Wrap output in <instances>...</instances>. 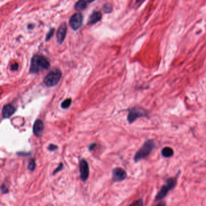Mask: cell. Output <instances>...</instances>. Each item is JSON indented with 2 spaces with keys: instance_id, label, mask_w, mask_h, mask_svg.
Segmentation results:
<instances>
[{
  "instance_id": "obj_23",
  "label": "cell",
  "mask_w": 206,
  "mask_h": 206,
  "mask_svg": "<svg viewBox=\"0 0 206 206\" xmlns=\"http://www.w3.org/2000/svg\"><path fill=\"white\" fill-rule=\"evenodd\" d=\"M132 205H142V202L141 201H137V202L132 204Z\"/></svg>"
},
{
  "instance_id": "obj_22",
  "label": "cell",
  "mask_w": 206,
  "mask_h": 206,
  "mask_svg": "<svg viewBox=\"0 0 206 206\" xmlns=\"http://www.w3.org/2000/svg\"><path fill=\"white\" fill-rule=\"evenodd\" d=\"M18 68V65L17 64H14L12 65V69L13 70H17Z\"/></svg>"
},
{
  "instance_id": "obj_20",
  "label": "cell",
  "mask_w": 206,
  "mask_h": 206,
  "mask_svg": "<svg viewBox=\"0 0 206 206\" xmlns=\"http://www.w3.org/2000/svg\"><path fill=\"white\" fill-rule=\"evenodd\" d=\"M57 148H58V147L56 145H52V144L50 145L48 147V149L50 151H54L56 150Z\"/></svg>"
},
{
  "instance_id": "obj_9",
  "label": "cell",
  "mask_w": 206,
  "mask_h": 206,
  "mask_svg": "<svg viewBox=\"0 0 206 206\" xmlns=\"http://www.w3.org/2000/svg\"><path fill=\"white\" fill-rule=\"evenodd\" d=\"M67 32V26L65 23L60 25L57 32V39L58 43L61 44L64 41Z\"/></svg>"
},
{
  "instance_id": "obj_13",
  "label": "cell",
  "mask_w": 206,
  "mask_h": 206,
  "mask_svg": "<svg viewBox=\"0 0 206 206\" xmlns=\"http://www.w3.org/2000/svg\"><path fill=\"white\" fill-rule=\"evenodd\" d=\"M161 153L163 157L165 158H170L174 155V151L170 147H165L162 149Z\"/></svg>"
},
{
  "instance_id": "obj_3",
  "label": "cell",
  "mask_w": 206,
  "mask_h": 206,
  "mask_svg": "<svg viewBox=\"0 0 206 206\" xmlns=\"http://www.w3.org/2000/svg\"><path fill=\"white\" fill-rule=\"evenodd\" d=\"M62 73L59 68L51 70L44 78V83L48 87H52L56 85L60 81Z\"/></svg>"
},
{
  "instance_id": "obj_1",
  "label": "cell",
  "mask_w": 206,
  "mask_h": 206,
  "mask_svg": "<svg viewBox=\"0 0 206 206\" xmlns=\"http://www.w3.org/2000/svg\"><path fill=\"white\" fill-rule=\"evenodd\" d=\"M50 67V62L45 57L36 55L31 59L30 71L31 73H38L40 71L48 69Z\"/></svg>"
},
{
  "instance_id": "obj_10",
  "label": "cell",
  "mask_w": 206,
  "mask_h": 206,
  "mask_svg": "<svg viewBox=\"0 0 206 206\" xmlns=\"http://www.w3.org/2000/svg\"><path fill=\"white\" fill-rule=\"evenodd\" d=\"M44 125L43 121L40 120H37L33 125V133L36 137H40L43 133Z\"/></svg>"
},
{
  "instance_id": "obj_15",
  "label": "cell",
  "mask_w": 206,
  "mask_h": 206,
  "mask_svg": "<svg viewBox=\"0 0 206 206\" xmlns=\"http://www.w3.org/2000/svg\"><path fill=\"white\" fill-rule=\"evenodd\" d=\"M71 103H72L71 99H67L62 103L61 107L63 109H68L69 107H70Z\"/></svg>"
},
{
  "instance_id": "obj_6",
  "label": "cell",
  "mask_w": 206,
  "mask_h": 206,
  "mask_svg": "<svg viewBox=\"0 0 206 206\" xmlns=\"http://www.w3.org/2000/svg\"><path fill=\"white\" fill-rule=\"evenodd\" d=\"M83 23V17L81 13H76L71 17L69 24L70 27L74 30H77L80 28Z\"/></svg>"
},
{
  "instance_id": "obj_8",
  "label": "cell",
  "mask_w": 206,
  "mask_h": 206,
  "mask_svg": "<svg viewBox=\"0 0 206 206\" xmlns=\"http://www.w3.org/2000/svg\"><path fill=\"white\" fill-rule=\"evenodd\" d=\"M80 178L83 181H85L88 179L89 175V168L88 163L85 160H81L80 163Z\"/></svg>"
},
{
  "instance_id": "obj_11",
  "label": "cell",
  "mask_w": 206,
  "mask_h": 206,
  "mask_svg": "<svg viewBox=\"0 0 206 206\" xmlns=\"http://www.w3.org/2000/svg\"><path fill=\"white\" fill-rule=\"evenodd\" d=\"M15 111H16L15 108L13 106H12V105L7 104L6 105H5L2 110L3 117L5 119L11 117L15 112Z\"/></svg>"
},
{
  "instance_id": "obj_19",
  "label": "cell",
  "mask_w": 206,
  "mask_h": 206,
  "mask_svg": "<svg viewBox=\"0 0 206 206\" xmlns=\"http://www.w3.org/2000/svg\"><path fill=\"white\" fill-rule=\"evenodd\" d=\"M54 30L53 29H51V30L49 31V33H48V34H47V35H46V41L49 40V39L51 38V37L52 36V35H53V34H54Z\"/></svg>"
},
{
  "instance_id": "obj_4",
  "label": "cell",
  "mask_w": 206,
  "mask_h": 206,
  "mask_svg": "<svg viewBox=\"0 0 206 206\" xmlns=\"http://www.w3.org/2000/svg\"><path fill=\"white\" fill-rule=\"evenodd\" d=\"M177 185V178H169L166 182V184L163 185L160 191L158 192L156 196V201H160L164 199L168 193L172 189H174Z\"/></svg>"
},
{
  "instance_id": "obj_12",
  "label": "cell",
  "mask_w": 206,
  "mask_h": 206,
  "mask_svg": "<svg viewBox=\"0 0 206 206\" xmlns=\"http://www.w3.org/2000/svg\"><path fill=\"white\" fill-rule=\"evenodd\" d=\"M102 18V14L100 12H93L89 18V24H94L98 22Z\"/></svg>"
},
{
  "instance_id": "obj_18",
  "label": "cell",
  "mask_w": 206,
  "mask_h": 206,
  "mask_svg": "<svg viewBox=\"0 0 206 206\" xmlns=\"http://www.w3.org/2000/svg\"><path fill=\"white\" fill-rule=\"evenodd\" d=\"M63 163H60V165H59V166H58V167H57L56 169L54 171L53 175H54V174H56V173H57V172H60V171H62V170L63 169Z\"/></svg>"
},
{
  "instance_id": "obj_21",
  "label": "cell",
  "mask_w": 206,
  "mask_h": 206,
  "mask_svg": "<svg viewBox=\"0 0 206 206\" xmlns=\"http://www.w3.org/2000/svg\"><path fill=\"white\" fill-rule=\"evenodd\" d=\"M96 146H97V144H96V143H93V144L91 145H90V146H89V151H92V149H94V147H95Z\"/></svg>"
},
{
  "instance_id": "obj_7",
  "label": "cell",
  "mask_w": 206,
  "mask_h": 206,
  "mask_svg": "<svg viewBox=\"0 0 206 206\" xmlns=\"http://www.w3.org/2000/svg\"><path fill=\"white\" fill-rule=\"evenodd\" d=\"M127 178V173L121 167H116L112 171V179L115 182L122 181Z\"/></svg>"
},
{
  "instance_id": "obj_2",
  "label": "cell",
  "mask_w": 206,
  "mask_h": 206,
  "mask_svg": "<svg viewBox=\"0 0 206 206\" xmlns=\"http://www.w3.org/2000/svg\"><path fill=\"white\" fill-rule=\"evenodd\" d=\"M154 147L155 143L153 140H149L145 141L144 144L140 147V149L138 151H137L136 154H135L134 157V161L137 163L142 160L145 159L150 155Z\"/></svg>"
},
{
  "instance_id": "obj_26",
  "label": "cell",
  "mask_w": 206,
  "mask_h": 206,
  "mask_svg": "<svg viewBox=\"0 0 206 206\" xmlns=\"http://www.w3.org/2000/svg\"><path fill=\"white\" fill-rule=\"evenodd\" d=\"M141 1H142V0H136V3H139V2Z\"/></svg>"
},
{
  "instance_id": "obj_16",
  "label": "cell",
  "mask_w": 206,
  "mask_h": 206,
  "mask_svg": "<svg viewBox=\"0 0 206 206\" xmlns=\"http://www.w3.org/2000/svg\"><path fill=\"white\" fill-rule=\"evenodd\" d=\"M104 11L105 13H110L112 12V6L110 4L108 3V4H105L104 5V6L103 7Z\"/></svg>"
},
{
  "instance_id": "obj_17",
  "label": "cell",
  "mask_w": 206,
  "mask_h": 206,
  "mask_svg": "<svg viewBox=\"0 0 206 206\" xmlns=\"http://www.w3.org/2000/svg\"><path fill=\"white\" fill-rule=\"evenodd\" d=\"M35 166H36V164H35V161L34 159H31L28 165V169L30 171H33L35 169Z\"/></svg>"
},
{
  "instance_id": "obj_5",
  "label": "cell",
  "mask_w": 206,
  "mask_h": 206,
  "mask_svg": "<svg viewBox=\"0 0 206 206\" xmlns=\"http://www.w3.org/2000/svg\"><path fill=\"white\" fill-rule=\"evenodd\" d=\"M148 112L144 109L139 107H135L129 110L127 120L130 123H133L137 119L142 117H146Z\"/></svg>"
},
{
  "instance_id": "obj_24",
  "label": "cell",
  "mask_w": 206,
  "mask_h": 206,
  "mask_svg": "<svg viewBox=\"0 0 206 206\" xmlns=\"http://www.w3.org/2000/svg\"><path fill=\"white\" fill-rule=\"evenodd\" d=\"M1 189H2V191H3V192H6V193H7V192H8V189H7L6 187H5V186H3Z\"/></svg>"
},
{
  "instance_id": "obj_25",
  "label": "cell",
  "mask_w": 206,
  "mask_h": 206,
  "mask_svg": "<svg viewBox=\"0 0 206 206\" xmlns=\"http://www.w3.org/2000/svg\"><path fill=\"white\" fill-rule=\"evenodd\" d=\"M86 1H87V3H91V2L93 1L94 0H86Z\"/></svg>"
},
{
  "instance_id": "obj_14",
  "label": "cell",
  "mask_w": 206,
  "mask_h": 206,
  "mask_svg": "<svg viewBox=\"0 0 206 206\" xmlns=\"http://www.w3.org/2000/svg\"><path fill=\"white\" fill-rule=\"evenodd\" d=\"M87 3H88L87 2L86 0H79L76 4L75 9L77 10L81 11V10H83L86 8Z\"/></svg>"
}]
</instances>
